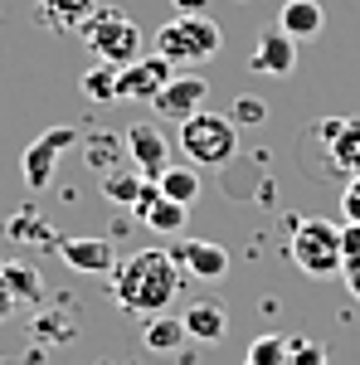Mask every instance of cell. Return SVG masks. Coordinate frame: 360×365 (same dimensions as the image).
Masks as SVG:
<instances>
[{"label": "cell", "mask_w": 360, "mask_h": 365, "mask_svg": "<svg viewBox=\"0 0 360 365\" xmlns=\"http://www.w3.org/2000/svg\"><path fill=\"white\" fill-rule=\"evenodd\" d=\"M224 49V29L210 15H175L156 29V54L170 58L175 68H195V63H210Z\"/></svg>", "instance_id": "5b68a950"}, {"label": "cell", "mask_w": 360, "mask_h": 365, "mask_svg": "<svg viewBox=\"0 0 360 365\" xmlns=\"http://www.w3.org/2000/svg\"><path fill=\"white\" fill-rule=\"evenodd\" d=\"M180 15H210V0H170Z\"/></svg>", "instance_id": "1f68e13d"}, {"label": "cell", "mask_w": 360, "mask_h": 365, "mask_svg": "<svg viewBox=\"0 0 360 365\" xmlns=\"http://www.w3.org/2000/svg\"><path fill=\"white\" fill-rule=\"evenodd\" d=\"M277 29H287L297 44H302V39H317V34L326 29V10H322L317 0H282V10H277Z\"/></svg>", "instance_id": "9a60e30c"}, {"label": "cell", "mask_w": 360, "mask_h": 365, "mask_svg": "<svg viewBox=\"0 0 360 365\" xmlns=\"http://www.w3.org/2000/svg\"><path fill=\"white\" fill-rule=\"evenodd\" d=\"M0 268H5V282H10L15 302H39L44 297V278H39L34 263H0Z\"/></svg>", "instance_id": "ffe728a7"}, {"label": "cell", "mask_w": 360, "mask_h": 365, "mask_svg": "<svg viewBox=\"0 0 360 365\" xmlns=\"http://www.w3.org/2000/svg\"><path fill=\"white\" fill-rule=\"evenodd\" d=\"M68 146H78V127H49V132H39V137L29 141L25 156H20V175H25L29 190H49L58 156H63Z\"/></svg>", "instance_id": "52a82bcc"}, {"label": "cell", "mask_w": 360, "mask_h": 365, "mask_svg": "<svg viewBox=\"0 0 360 365\" xmlns=\"http://www.w3.org/2000/svg\"><path fill=\"white\" fill-rule=\"evenodd\" d=\"M141 225H151L156 234H170V239H175V234L185 229V205H175V200L161 195L151 210H146V220H141Z\"/></svg>", "instance_id": "cb8c5ba5"}, {"label": "cell", "mask_w": 360, "mask_h": 365, "mask_svg": "<svg viewBox=\"0 0 360 365\" xmlns=\"http://www.w3.org/2000/svg\"><path fill=\"white\" fill-rule=\"evenodd\" d=\"M58 258H63L73 273H112V268H117L112 239H58Z\"/></svg>", "instance_id": "4fadbf2b"}, {"label": "cell", "mask_w": 360, "mask_h": 365, "mask_svg": "<svg viewBox=\"0 0 360 365\" xmlns=\"http://www.w3.org/2000/svg\"><path fill=\"white\" fill-rule=\"evenodd\" d=\"M78 39L88 44V54L103 58V63H117V68H127V63H137L141 49H146V39H141V25L127 15V10H117V5H98L93 15H88L83 25H78Z\"/></svg>", "instance_id": "277c9868"}, {"label": "cell", "mask_w": 360, "mask_h": 365, "mask_svg": "<svg viewBox=\"0 0 360 365\" xmlns=\"http://www.w3.org/2000/svg\"><path fill=\"white\" fill-rule=\"evenodd\" d=\"M83 161H88V170H98V175H112V170L127 161V141L112 137V132H93V137L83 141Z\"/></svg>", "instance_id": "ac0fdd59"}, {"label": "cell", "mask_w": 360, "mask_h": 365, "mask_svg": "<svg viewBox=\"0 0 360 365\" xmlns=\"http://www.w3.org/2000/svg\"><path fill=\"white\" fill-rule=\"evenodd\" d=\"M244 365H287V336H258L249 341V356H244Z\"/></svg>", "instance_id": "d4e9b609"}, {"label": "cell", "mask_w": 360, "mask_h": 365, "mask_svg": "<svg viewBox=\"0 0 360 365\" xmlns=\"http://www.w3.org/2000/svg\"><path fill=\"white\" fill-rule=\"evenodd\" d=\"M185 273L166 249H141L132 258H122L112 268V297L122 312H137V317H156L170 312V302L180 297Z\"/></svg>", "instance_id": "6da1fadb"}, {"label": "cell", "mask_w": 360, "mask_h": 365, "mask_svg": "<svg viewBox=\"0 0 360 365\" xmlns=\"http://www.w3.org/2000/svg\"><path fill=\"white\" fill-rule=\"evenodd\" d=\"M175 78V63L161 54H141L137 63H127L117 73V98H132V103H151L161 88Z\"/></svg>", "instance_id": "9c48e42d"}, {"label": "cell", "mask_w": 360, "mask_h": 365, "mask_svg": "<svg viewBox=\"0 0 360 365\" xmlns=\"http://www.w3.org/2000/svg\"><path fill=\"white\" fill-rule=\"evenodd\" d=\"M93 10H98V0H39V20L58 34H73Z\"/></svg>", "instance_id": "e0dca14e"}, {"label": "cell", "mask_w": 360, "mask_h": 365, "mask_svg": "<svg viewBox=\"0 0 360 365\" xmlns=\"http://www.w3.org/2000/svg\"><path fill=\"white\" fill-rule=\"evenodd\" d=\"M141 185H146V175L141 170H112V175H103V195L112 200V205H137V195H141Z\"/></svg>", "instance_id": "603a6c76"}, {"label": "cell", "mask_w": 360, "mask_h": 365, "mask_svg": "<svg viewBox=\"0 0 360 365\" xmlns=\"http://www.w3.org/2000/svg\"><path fill=\"white\" fill-rule=\"evenodd\" d=\"M122 141H127V161H132L146 180H161V175L170 170V137L161 132V127L132 122V127L122 132Z\"/></svg>", "instance_id": "ba28073f"}, {"label": "cell", "mask_w": 360, "mask_h": 365, "mask_svg": "<svg viewBox=\"0 0 360 365\" xmlns=\"http://www.w3.org/2000/svg\"><path fill=\"white\" fill-rule=\"evenodd\" d=\"M249 68L253 73H273V78H292L297 73V39L277 25L263 29L258 44H253V54H249Z\"/></svg>", "instance_id": "8fae6325"}, {"label": "cell", "mask_w": 360, "mask_h": 365, "mask_svg": "<svg viewBox=\"0 0 360 365\" xmlns=\"http://www.w3.org/2000/svg\"><path fill=\"white\" fill-rule=\"evenodd\" d=\"M156 185H161V195H166V200L185 205V210H190L195 200H200V190H205V180H200V170H195V166H170Z\"/></svg>", "instance_id": "d6986e66"}, {"label": "cell", "mask_w": 360, "mask_h": 365, "mask_svg": "<svg viewBox=\"0 0 360 365\" xmlns=\"http://www.w3.org/2000/svg\"><path fill=\"white\" fill-rule=\"evenodd\" d=\"M117 73H122L117 63H103V58H98L83 73V98L88 103H112V98H117Z\"/></svg>", "instance_id": "7402d4cb"}, {"label": "cell", "mask_w": 360, "mask_h": 365, "mask_svg": "<svg viewBox=\"0 0 360 365\" xmlns=\"http://www.w3.org/2000/svg\"><path fill=\"white\" fill-rule=\"evenodd\" d=\"M10 239H20V244H44V249H58V234L44 229V220L34 215V210H20V215H10V225H5Z\"/></svg>", "instance_id": "44dd1931"}, {"label": "cell", "mask_w": 360, "mask_h": 365, "mask_svg": "<svg viewBox=\"0 0 360 365\" xmlns=\"http://www.w3.org/2000/svg\"><path fill=\"white\" fill-rule=\"evenodd\" d=\"M180 322H185V336L200 341V346H220L229 336V312L220 302H190Z\"/></svg>", "instance_id": "5bb4252c"}, {"label": "cell", "mask_w": 360, "mask_h": 365, "mask_svg": "<svg viewBox=\"0 0 360 365\" xmlns=\"http://www.w3.org/2000/svg\"><path fill=\"white\" fill-rule=\"evenodd\" d=\"M205 98H210V83H205L200 73H175V78L151 98V108L161 117H170V122H185V117H195L205 108Z\"/></svg>", "instance_id": "30bf717a"}, {"label": "cell", "mask_w": 360, "mask_h": 365, "mask_svg": "<svg viewBox=\"0 0 360 365\" xmlns=\"http://www.w3.org/2000/svg\"><path fill=\"white\" fill-rule=\"evenodd\" d=\"M287 365H326V346L307 336H287Z\"/></svg>", "instance_id": "4316f807"}, {"label": "cell", "mask_w": 360, "mask_h": 365, "mask_svg": "<svg viewBox=\"0 0 360 365\" xmlns=\"http://www.w3.org/2000/svg\"><path fill=\"white\" fill-rule=\"evenodd\" d=\"M287 258L292 268L307 273V278H336L341 263H346V249H341V225L322 220V215H307V220H287Z\"/></svg>", "instance_id": "3957f363"}, {"label": "cell", "mask_w": 360, "mask_h": 365, "mask_svg": "<svg viewBox=\"0 0 360 365\" xmlns=\"http://www.w3.org/2000/svg\"><path fill=\"white\" fill-rule=\"evenodd\" d=\"M185 341H190V336H185V322H180V317H170V312L146 317V327H141V346H146V351H156V356L180 351Z\"/></svg>", "instance_id": "2e32d148"}, {"label": "cell", "mask_w": 360, "mask_h": 365, "mask_svg": "<svg viewBox=\"0 0 360 365\" xmlns=\"http://www.w3.org/2000/svg\"><path fill=\"white\" fill-rule=\"evenodd\" d=\"M341 215H346V225H360V175L341 185Z\"/></svg>", "instance_id": "83f0119b"}, {"label": "cell", "mask_w": 360, "mask_h": 365, "mask_svg": "<svg viewBox=\"0 0 360 365\" xmlns=\"http://www.w3.org/2000/svg\"><path fill=\"white\" fill-rule=\"evenodd\" d=\"M341 249L360 253V225H341Z\"/></svg>", "instance_id": "4dcf8cb0"}, {"label": "cell", "mask_w": 360, "mask_h": 365, "mask_svg": "<svg viewBox=\"0 0 360 365\" xmlns=\"http://www.w3.org/2000/svg\"><path fill=\"white\" fill-rule=\"evenodd\" d=\"M166 253L180 263V273H190V278L215 282V278L229 273V253H224L220 244H210V239H175Z\"/></svg>", "instance_id": "7c38bea8"}, {"label": "cell", "mask_w": 360, "mask_h": 365, "mask_svg": "<svg viewBox=\"0 0 360 365\" xmlns=\"http://www.w3.org/2000/svg\"><path fill=\"white\" fill-rule=\"evenodd\" d=\"M229 122H234V127H263V122H268V103L253 98V93H239L234 108H229Z\"/></svg>", "instance_id": "484cf974"}, {"label": "cell", "mask_w": 360, "mask_h": 365, "mask_svg": "<svg viewBox=\"0 0 360 365\" xmlns=\"http://www.w3.org/2000/svg\"><path fill=\"white\" fill-rule=\"evenodd\" d=\"M302 166L326 180L360 175V117H322L312 132H302Z\"/></svg>", "instance_id": "7a4b0ae2"}, {"label": "cell", "mask_w": 360, "mask_h": 365, "mask_svg": "<svg viewBox=\"0 0 360 365\" xmlns=\"http://www.w3.org/2000/svg\"><path fill=\"white\" fill-rule=\"evenodd\" d=\"M15 317V292H10V282H5V268H0V322H10Z\"/></svg>", "instance_id": "f546056e"}, {"label": "cell", "mask_w": 360, "mask_h": 365, "mask_svg": "<svg viewBox=\"0 0 360 365\" xmlns=\"http://www.w3.org/2000/svg\"><path fill=\"white\" fill-rule=\"evenodd\" d=\"M341 278H346V287L360 297V253H346V263H341Z\"/></svg>", "instance_id": "f1b7e54d"}, {"label": "cell", "mask_w": 360, "mask_h": 365, "mask_svg": "<svg viewBox=\"0 0 360 365\" xmlns=\"http://www.w3.org/2000/svg\"><path fill=\"white\" fill-rule=\"evenodd\" d=\"M175 146L190 156V166H205V170L229 166V161L239 156V127L224 113H205V108H200L195 117L180 122V141H175Z\"/></svg>", "instance_id": "8992f818"}]
</instances>
